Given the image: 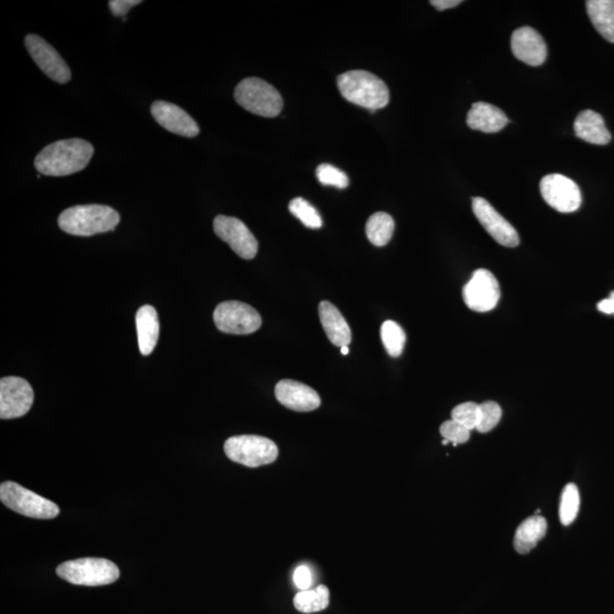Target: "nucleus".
Returning a JSON list of instances; mask_svg holds the SVG:
<instances>
[{
	"mask_svg": "<svg viewBox=\"0 0 614 614\" xmlns=\"http://www.w3.org/2000/svg\"><path fill=\"white\" fill-rule=\"evenodd\" d=\"M94 155V146L83 139H65L48 144L38 154L34 166L39 173L50 177L80 172Z\"/></svg>",
	"mask_w": 614,
	"mask_h": 614,
	"instance_id": "f257e3e1",
	"label": "nucleus"
},
{
	"mask_svg": "<svg viewBox=\"0 0 614 614\" xmlns=\"http://www.w3.org/2000/svg\"><path fill=\"white\" fill-rule=\"evenodd\" d=\"M120 214L107 205H77L60 214L59 226L69 235L90 237L114 231Z\"/></svg>",
	"mask_w": 614,
	"mask_h": 614,
	"instance_id": "f03ea898",
	"label": "nucleus"
},
{
	"mask_svg": "<svg viewBox=\"0 0 614 614\" xmlns=\"http://www.w3.org/2000/svg\"><path fill=\"white\" fill-rule=\"evenodd\" d=\"M337 86L341 96L349 103L375 113L387 107L390 99L387 85L370 72L357 70L340 74Z\"/></svg>",
	"mask_w": 614,
	"mask_h": 614,
	"instance_id": "7ed1b4c3",
	"label": "nucleus"
},
{
	"mask_svg": "<svg viewBox=\"0 0 614 614\" xmlns=\"http://www.w3.org/2000/svg\"><path fill=\"white\" fill-rule=\"evenodd\" d=\"M236 102L246 111L263 117H275L283 111L279 91L260 78H246L235 89Z\"/></svg>",
	"mask_w": 614,
	"mask_h": 614,
	"instance_id": "20e7f679",
	"label": "nucleus"
},
{
	"mask_svg": "<svg viewBox=\"0 0 614 614\" xmlns=\"http://www.w3.org/2000/svg\"><path fill=\"white\" fill-rule=\"evenodd\" d=\"M57 576L64 581L80 586L111 585L120 577V570L112 561L98 558H85L68 561L56 569Z\"/></svg>",
	"mask_w": 614,
	"mask_h": 614,
	"instance_id": "39448f33",
	"label": "nucleus"
},
{
	"mask_svg": "<svg viewBox=\"0 0 614 614\" xmlns=\"http://www.w3.org/2000/svg\"><path fill=\"white\" fill-rule=\"evenodd\" d=\"M0 499L12 511L33 519H54L60 512L57 504L51 499L42 498L14 481H5L0 485Z\"/></svg>",
	"mask_w": 614,
	"mask_h": 614,
	"instance_id": "423d86ee",
	"label": "nucleus"
},
{
	"mask_svg": "<svg viewBox=\"0 0 614 614\" xmlns=\"http://www.w3.org/2000/svg\"><path fill=\"white\" fill-rule=\"evenodd\" d=\"M225 451L231 460L249 468H258L274 463L279 450L269 438L241 435L229 438L225 442Z\"/></svg>",
	"mask_w": 614,
	"mask_h": 614,
	"instance_id": "0eeeda50",
	"label": "nucleus"
},
{
	"mask_svg": "<svg viewBox=\"0 0 614 614\" xmlns=\"http://www.w3.org/2000/svg\"><path fill=\"white\" fill-rule=\"evenodd\" d=\"M215 326L229 335H251L262 326V318L254 307L245 302H223L214 311Z\"/></svg>",
	"mask_w": 614,
	"mask_h": 614,
	"instance_id": "6e6552de",
	"label": "nucleus"
},
{
	"mask_svg": "<svg viewBox=\"0 0 614 614\" xmlns=\"http://www.w3.org/2000/svg\"><path fill=\"white\" fill-rule=\"evenodd\" d=\"M219 238L230 246L232 251L244 260H253L258 251V241L247 226L239 219L218 215L213 222Z\"/></svg>",
	"mask_w": 614,
	"mask_h": 614,
	"instance_id": "1a4fd4ad",
	"label": "nucleus"
},
{
	"mask_svg": "<svg viewBox=\"0 0 614 614\" xmlns=\"http://www.w3.org/2000/svg\"><path fill=\"white\" fill-rule=\"evenodd\" d=\"M544 200L560 213H573L581 208L582 197L578 184L563 174H548L541 181Z\"/></svg>",
	"mask_w": 614,
	"mask_h": 614,
	"instance_id": "9d476101",
	"label": "nucleus"
},
{
	"mask_svg": "<svg viewBox=\"0 0 614 614\" xmlns=\"http://www.w3.org/2000/svg\"><path fill=\"white\" fill-rule=\"evenodd\" d=\"M34 393L31 385L19 377L0 380V418L10 420L25 415L33 406Z\"/></svg>",
	"mask_w": 614,
	"mask_h": 614,
	"instance_id": "9b49d317",
	"label": "nucleus"
},
{
	"mask_svg": "<svg viewBox=\"0 0 614 614\" xmlns=\"http://www.w3.org/2000/svg\"><path fill=\"white\" fill-rule=\"evenodd\" d=\"M499 297L501 291L498 279L486 269H478L463 288L464 302L475 312L485 313L494 310Z\"/></svg>",
	"mask_w": 614,
	"mask_h": 614,
	"instance_id": "f8f14e48",
	"label": "nucleus"
},
{
	"mask_svg": "<svg viewBox=\"0 0 614 614\" xmlns=\"http://www.w3.org/2000/svg\"><path fill=\"white\" fill-rule=\"evenodd\" d=\"M25 47L30 56L36 61L39 69L52 81L64 85V83L71 80V70L55 48L50 45L45 39L37 36V34H28L25 37Z\"/></svg>",
	"mask_w": 614,
	"mask_h": 614,
	"instance_id": "ddd939ff",
	"label": "nucleus"
},
{
	"mask_svg": "<svg viewBox=\"0 0 614 614\" xmlns=\"http://www.w3.org/2000/svg\"><path fill=\"white\" fill-rule=\"evenodd\" d=\"M472 209L478 221L495 241L506 247H516L520 244L516 228L507 221L488 201L481 197L472 200Z\"/></svg>",
	"mask_w": 614,
	"mask_h": 614,
	"instance_id": "4468645a",
	"label": "nucleus"
},
{
	"mask_svg": "<svg viewBox=\"0 0 614 614\" xmlns=\"http://www.w3.org/2000/svg\"><path fill=\"white\" fill-rule=\"evenodd\" d=\"M151 112L155 121L170 133L187 138H194L200 135L197 122L178 105L157 100L153 103Z\"/></svg>",
	"mask_w": 614,
	"mask_h": 614,
	"instance_id": "2eb2a0df",
	"label": "nucleus"
},
{
	"mask_svg": "<svg viewBox=\"0 0 614 614\" xmlns=\"http://www.w3.org/2000/svg\"><path fill=\"white\" fill-rule=\"evenodd\" d=\"M275 397L280 405L296 412L314 411L321 405V398L313 388L291 379L276 384Z\"/></svg>",
	"mask_w": 614,
	"mask_h": 614,
	"instance_id": "dca6fc26",
	"label": "nucleus"
},
{
	"mask_svg": "<svg viewBox=\"0 0 614 614\" xmlns=\"http://www.w3.org/2000/svg\"><path fill=\"white\" fill-rule=\"evenodd\" d=\"M513 54L517 60L530 65L539 67L547 57V47L541 34L530 26H524L515 31L511 38Z\"/></svg>",
	"mask_w": 614,
	"mask_h": 614,
	"instance_id": "f3484780",
	"label": "nucleus"
},
{
	"mask_svg": "<svg viewBox=\"0 0 614 614\" xmlns=\"http://www.w3.org/2000/svg\"><path fill=\"white\" fill-rule=\"evenodd\" d=\"M319 315L329 340L338 348L349 346L352 341V331L343 314L330 302L323 301L319 305Z\"/></svg>",
	"mask_w": 614,
	"mask_h": 614,
	"instance_id": "a211bd4d",
	"label": "nucleus"
},
{
	"mask_svg": "<svg viewBox=\"0 0 614 614\" xmlns=\"http://www.w3.org/2000/svg\"><path fill=\"white\" fill-rule=\"evenodd\" d=\"M468 126L472 130L485 134H497L506 128L508 118L506 113L488 103H475L467 116Z\"/></svg>",
	"mask_w": 614,
	"mask_h": 614,
	"instance_id": "6ab92c4d",
	"label": "nucleus"
},
{
	"mask_svg": "<svg viewBox=\"0 0 614 614\" xmlns=\"http://www.w3.org/2000/svg\"><path fill=\"white\" fill-rule=\"evenodd\" d=\"M138 344L144 357L151 355L160 338V321L156 310L151 305L140 307L135 314Z\"/></svg>",
	"mask_w": 614,
	"mask_h": 614,
	"instance_id": "aec40b11",
	"label": "nucleus"
},
{
	"mask_svg": "<svg viewBox=\"0 0 614 614\" xmlns=\"http://www.w3.org/2000/svg\"><path fill=\"white\" fill-rule=\"evenodd\" d=\"M574 134L583 142L593 144H607L611 142V134L605 126L603 117L591 109L579 113L574 121Z\"/></svg>",
	"mask_w": 614,
	"mask_h": 614,
	"instance_id": "412c9836",
	"label": "nucleus"
},
{
	"mask_svg": "<svg viewBox=\"0 0 614 614\" xmlns=\"http://www.w3.org/2000/svg\"><path fill=\"white\" fill-rule=\"evenodd\" d=\"M547 522L542 516H533L521 522L513 541V546L519 554H528L545 537Z\"/></svg>",
	"mask_w": 614,
	"mask_h": 614,
	"instance_id": "4be33fe9",
	"label": "nucleus"
},
{
	"mask_svg": "<svg viewBox=\"0 0 614 614\" xmlns=\"http://www.w3.org/2000/svg\"><path fill=\"white\" fill-rule=\"evenodd\" d=\"M586 7L600 36L614 43V0H589Z\"/></svg>",
	"mask_w": 614,
	"mask_h": 614,
	"instance_id": "5701e85b",
	"label": "nucleus"
},
{
	"mask_svg": "<svg viewBox=\"0 0 614 614\" xmlns=\"http://www.w3.org/2000/svg\"><path fill=\"white\" fill-rule=\"evenodd\" d=\"M395 222L389 214L384 212L375 213L368 218L366 227L367 239L378 247H383L389 243L394 235Z\"/></svg>",
	"mask_w": 614,
	"mask_h": 614,
	"instance_id": "b1692460",
	"label": "nucleus"
},
{
	"mask_svg": "<svg viewBox=\"0 0 614 614\" xmlns=\"http://www.w3.org/2000/svg\"><path fill=\"white\" fill-rule=\"evenodd\" d=\"M330 602V591L328 587L320 585L317 589L302 591L293 599L297 611L311 614L323 611Z\"/></svg>",
	"mask_w": 614,
	"mask_h": 614,
	"instance_id": "393cba45",
	"label": "nucleus"
},
{
	"mask_svg": "<svg viewBox=\"0 0 614 614\" xmlns=\"http://www.w3.org/2000/svg\"><path fill=\"white\" fill-rule=\"evenodd\" d=\"M380 332L386 350L390 357L398 358L403 353L406 343V335L403 328L389 320L383 323Z\"/></svg>",
	"mask_w": 614,
	"mask_h": 614,
	"instance_id": "a878e982",
	"label": "nucleus"
},
{
	"mask_svg": "<svg viewBox=\"0 0 614 614\" xmlns=\"http://www.w3.org/2000/svg\"><path fill=\"white\" fill-rule=\"evenodd\" d=\"M579 507H581V495L577 486L568 484L564 487L561 495L559 516L561 524L563 526L572 525L578 516Z\"/></svg>",
	"mask_w": 614,
	"mask_h": 614,
	"instance_id": "bb28decb",
	"label": "nucleus"
},
{
	"mask_svg": "<svg viewBox=\"0 0 614 614\" xmlns=\"http://www.w3.org/2000/svg\"><path fill=\"white\" fill-rule=\"evenodd\" d=\"M289 210L302 225L310 229H320L323 226L321 215L309 201L297 197L289 203Z\"/></svg>",
	"mask_w": 614,
	"mask_h": 614,
	"instance_id": "cd10ccee",
	"label": "nucleus"
},
{
	"mask_svg": "<svg viewBox=\"0 0 614 614\" xmlns=\"http://www.w3.org/2000/svg\"><path fill=\"white\" fill-rule=\"evenodd\" d=\"M502 419L501 406L493 401L482 403L479 405V418H478V432L486 433L491 432Z\"/></svg>",
	"mask_w": 614,
	"mask_h": 614,
	"instance_id": "c85d7f7f",
	"label": "nucleus"
},
{
	"mask_svg": "<svg viewBox=\"0 0 614 614\" xmlns=\"http://www.w3.org/2000/svg\"><path fill=\"white\" fill-rule=\"evenodd\" d=\"M317 178L323 186H331L345 190L349 187L348 174L330 164H321L317 169Z\"/></svg>",
	"mask_w": 614,
	"mask_h": 614,
	"instance_id": "c756f323",
	"label": "nucleus"
},
{
	"mask_svg": "<svg viewBox=\"0 0 614 614\" xmlns=\"http://www.w3.org/2000/svg\"><path fill=\"white\" fill-rule=\"evenodd\" d=\"M478 418H479V405L476 403H463L451 411V420L464 425L470 432L477 428Z\"/></svg>",
	"mask_w": 614,
	"mask_h": 614,
	"instance_id": "7c9ffc66",
	"label": "nucleus"
},
{
	"mask_svg": "<svg viewBox=\"0 0 614 614\" xmlns=\"http://www.w3.org/2000/svg\"><path fill=\"white\" fill-rule=\"evenodd\" d=\"M441 435L444 440L453 442L454 446L464 444L470 440V430L454 420L445 421L441 425Z\"/></svg>",
	"mask_w": 614,
	"mask_h": 614,
	"instance_id": "2f4dec72",
	"label": "nucleus"
},
{
	"mask_svg": "<svg viewBox=\"0 0 614 614\" xmlns=\"http://www.w3.org/2000/svg\"><path fill=\"white\" fill-rule=\"evenodd\" d=\"M293 581L295 585L301 591H307L310 589L311 583H312V573L311 570L306 567V565H301L295 570L293 573Z\"/></svg>",
	"mask_w": 614,
	"mask_h": 614,
	"instance_id": "473e14b6",
	"label": "nucleus"
},
{
	"mask_svg": "<svg viewBox=\"0 0 614 614\" xmlns=\"http://www.w3.org/2000/svg\"><path fill=\"white\" fill-rule=\"evenodd\" d=\"M140 0H111L108 3L109 8L116 16H125L131 8L140 5Z\"/></svg>",
	"mask_w": 614,
	"mask_h": 614,
	"instance_id": "72a5a7b5",
	"label": "nucleus"
},
{
	"mask_svg": "<svg viewBox=\"0 0 614 614\" xmlns=\"http://www.w3.org/2000/svg\"><path fill=\"white\" fill-rule=\"evenodd\" d=\"M430 4L438 11H446L459 6L462 2L460 0H433Z\"/></svg>",
	"mask_w": 614,
	"mask_h": 614,
	"instance_id": "f704fd0d",
	"label": "nucleus"
},
{
	"mask_svg": "<svg viewBox=\"0 0 614 614\" xmlns=\"http://www.w3.org/2000/svg\"><path fill=\"white\" fill-rule=\"evenodd\" d=\"M598 310L600 312L614 315V292L607 300L599 302Z\"/></svg>",
	"mask_w": 614,
	"mask_h": 614,
	"instance_id": "c9c22d12",
	"label": "nucleus"
},
{
	"mask_svg": "<svg viewBox=\"0 0 614 614\" xmlns=\"http://www.w3.org/2000/svg\"><path fill=\"white\" fill-rule=\"evenodd\" d=\"M349 352V346H344V348H341V354L348 355Z\"/></svg>",
	"mask_w": 614,
	"mask_h": 614,
	"instance_id": "e433bc0d",
	"label": "nucleus"
}]
</instances>
